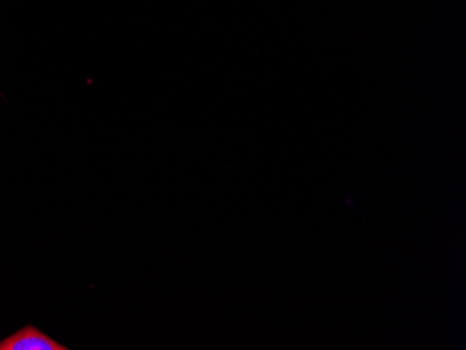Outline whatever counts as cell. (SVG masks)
<instances>
[{
    "label": "cell",
    "instance_id": "1",
    "mask_svg": "<svg viewBox=\"0 0 466 350\" xmlns=\"http://www.w3.org/2000/svg\"><path fill=\"white\" fill-rule=\"evenodd\" d=\"M0 350H69V347L63 346L42 333L41 329L27 324L0 341Z\"/></svg>",
    "mask_w": 466,
    "mask_h": 350
}]
</instances>
